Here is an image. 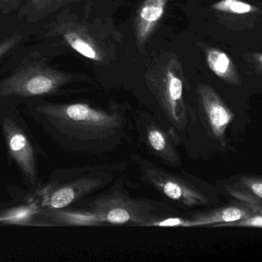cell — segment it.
I'll return each mask as SVG.
<instances>
[{
    "label": "cell",
    "mask_w": 262,
    "mask_h": 262,
    "mask_svg": "<svg viewBox=\"0 0 262 262\" xmlns=\"http://www.w3.org/2000/svg\"><path fill=\"white\" fill-rule=\"evenodd\" d=\"M25 113L58 146L76 154H102L116 145L127 124L121 113L87 102L36 101Z\"/></svg>",
    "instance_id": "6da1fadb"
},
{
    "label": "cell",
    "mask_w": 262,
    "mask_h": 262,
    "mask_svg": "<svg viewBox=\"0 0 262 262\" xmlns=\"http://www.w3.org/2000/svg\"><path fill=\"white\" fill-rule=\"evenodd\" d=\"M168 205L134 199L115 188L95 197H90L67 209L44 211L55 226H97L127 225L150 226L151 223L176 214L165 210Z\"/></svg>",
    "instance_id": "7a4b0ae2"
},
{
    "label": "cell",
    "mask_w": 262,
    "mask_h": 262,
    "mask_svg": "<svg viewBox=\"0 0 262 262\" xmlns=\"http://www.w3.org/2000/svg\"><path fill=\"white\" fill-rule=\"evenodd\" d=\"M122 164L56 168L48 182L33 194L44 211L71 208L110 185Z\"/></svg>",
    "instance_id": "3957f363"
},
{
    "label": "cell",
    "mask_w": 262,
    "mask_h": 262,
    "mask_svg": "<svg viewBox=\"0 0 262 262\" xmlns=\"http://www.w3.org/2000/svg\"><path fill=\"white\" fill-rule=\"evenodd\" d=\"M0 128L9 164L17 168L30 191H37L44 183L39 174V162L45 152L27 121L16 108H1Z\"/></svg>",
    "instance_id": "277c9868"
},
{
    "label": "cell",
    "mask_w": 262,
    "mask_h": 262,
    "mask_svg": "<svg viewBox=\"0 0 262 262\" xmlns=\"http://www.w3.org/2000/svg\"><path fill=\"white\" fill-rule=\"evenodd\" d=\"M73 81L71 75L46 66L26 67L0 81V106L13 108L19 102L32 103L45 96L59 94Z\"/></svg>",
    "instance_id": "5b68a950"
},
{
    "label": "cell",
    "mask_w": 262,
    "mask_h": 262,
    "mask_svg": "<svg viewBox=\"0 0 262 262\" xmlns=\"http://www.w3.org/2000/svg\"><path fill=\"white\" fill-rule=\"evenodd\" d=\"M147 79L168 121L178 129H185L188 114L183 99L182 70L177 58L171 57L159 72H151Z\"/></svg>",
    "instance_id": "8992f818"
},
{
    "label": "cell",
    "mask_w": 262,
    "mask_h": 262,
    "mask_svg": "<svg viewBox=\"0 0 262 262\" xmlns=\"http://www.w3.org/2000/svg\"><path fill=\"white\" fill-rule=\"evenodd\" d=\"M132 159L139 166L142 179L178 206L199 208L207 206L211 202L206 194L188 181L156 166L140 156L134 155Z\"/></svg>",
    "instance_id": "52a82bcc"
},
{
    "label": "cell",
    "mask_w": 262,
    "mask_h": 262,
    "mask_svg": "<svg viewBox=\"0 0 262 262\" xmlns=\"http://www.w3.org/2000/svg\"><path fill=\"white\" fill-rule=\"evenodd\" d=\"M16 200L0 202V226H54L46 217L33 191L20 190Z\"/></svg>",
    "instance_id": "ba28073f"
},
{
    "label": "cell",
    "mask_w": 262,
    "mask_h": 262,
    "mask_svg": "<svg viewBox=\"0 0 262 262\" xmlns=\"http://www.w3.org/2000/svg\"><path fill=\"white\" fill-rule=\"evenodd\" d=\"M198 93L208 130L214 139L225 145L226 130L234 119V113L210 85H199Z\"/></svg>",
    "instance_id": "9c48e42d"
},
{
    "label": "cell",
    "mask_w": 262,
    "mask_h": 262,
    "mask_svg": "<svg viewBox=\"0 0 262 262\" xmlns=\"http://www.w3.org/2000/svg\"><path fill=\"white\" fill-rule=\"evenodd\" d=\"M255 214H262V205L238 202L229 206L197 213L193 214L188 220L190 227H211L216 224L233 222Z\"/></svg>",
    "instance_id": "30bf717a"
},
{
    "label": "cell",
    "mask_w": 262,
    "mask_h": 262,
    "mask_svg": "<svg viewBox=\"0 0 262 262\" xmlns=\"http://www.w3.org/2000/svg\"><path fill=\"white\" fill-rule=\"evenodd\" d=\"M145 139L151 154L163 163L173 167L182 165L180 156L169 135L156 122H151L145 125Z\"/></svg>",
    "instance_id": "8fae6325"
},
{
    "label": "cell",
    "mask_w": 262,
    "mask_h": 262,
    "mask_svg": "<svg viewBox=\"0 0 262 262\" xmlns=\"http://www.w3.org/2000/svg\"><path fill=\"white\" fill-rule=\"evenodd\" d=\"M222 188L237 202L262 205V179L260 176L242 174L225 180Z\"/></svg>",
    "instance_id": "7c38bea8"
},
{
    "label": "cell",
    "mask_w": 262,
    "mask_h": 262,
    "mask_svg": "<svg viewBox=\"0 0 262 262\" xmlns=\"http://www.w3.org/2000/svg\"><path fill=\"white\" fill-rule=\"evenodd\" d=\"M168 0H145L139 7L135 21L139 45L145 44L163 17Z\"/></svg>",
    "instance_id": "4fadbf2b"
},
{
    "label": "cell",
    "mask_w": 262,
    "mask_h": 262,
    "mask_svg": "<svg viewBox=\"0 0 262 262\" xmlns=\"http://www.w3.org/2000/svg\"><path fill=\"white\" fill-rule=\"evenodd\" d=\"M207 62L211 71L227 83L240 85L241 79L238 73L226 53L217 49H211L207 55Z\"/></svg>",
    "instance_id": "5bb4252c"
},
{
    "label": "cell",
    "mask_w": 262,
    "mask_h": 262,
    "mask_svg": "<svg viewBox=\"0 0 262 262\" xmlns=\"http://www.w3.org/2000/svg\"><path fill=\"white\" fill-rule=\"evenodd\" d=\"M63 38L73 50L84 57L97 62L102 60L96 46L85 35L75 30H68L63 33Z\"/></svg>",
    "instance_id": "9a60e30c"
},
{
    "label": "cell",
    "mask_w": 262,
    "mask_h": 262,
    "mask_svg": "<svg viewBox=\"0 0 262 262\" xmlns=\"http://www.w3.org/2000/svg\"><path fill=\"white\" fill-rule=\"evenodd\" d=\"M212 9L217 11L232 14H248L257 11V8L251 4L242 2L241 0H222L212 6Z\"/></svg>",
    "instance_id": "2e32d148"
},
{
    "label": "cell",
    "mask_w": 262,
    "mask_h": 262,
    "mask_svg": "<svg viewBox=\"0 0 262 262\" xmlns=\"http://www.w3.org/2000/svg\"><path fill=\"white\" fill-rule=\"evenodd\" d=\"M211 228H224V227H244V228H262V214H255L243 217L233 222L216 224Z\"/></svg>",
    "instance_id": "e0dca14e"
},
{
    "label": "cell",
    "mask_w": 262,
    "mask_h": 262,
    "mask_svg": "<svg viewBox=\"0 0 262 262\" xmlns=\"http://www.w3.org/2000/svg\"><path fill=\"white\" fill-rule=\"evenodd\" d=\"M21 39H22V36L16 35V36H12L1 42L0 43V58L4 56L6 53H8L15 46L17 45Z\"/></svg>",
    "instance_id": "ac0fdd59"
},
{
    "label": "cell",
    "mask_w": 262,
    "mask_h": 262,
    "mask_svg": "<svg viewBox=\"0 0 262 262\" xmlns=\"http://www.w3.org/2000/svg\"><path fill=\"white\" fill-rule=\"evenodd\" d=\"M36 1H39V0H36Z\"/></svg>",
    "instance_id": "d6986e66"
}]
</instances>
